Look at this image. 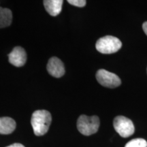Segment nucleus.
Wrapping results in <instances>:
<instances>
[{"label": "nucleus", "mask_w": 147, "mask_h": 147, "mask_svg": "<svg viewBox=\"0 0 147 147\" xmlns=\"http://www.w3.org/2000/svg\"><path fill=\"white\" fill-rule=\"evenodd\" d=\"M52 121V117L49 111L45 110H36L32 114V123L34 134L38 136L45 135L49 131Z\"/></svg>", "instance_id": "obj_1"}, {"label": "nucleus", "mask_w": 147, "mask_h": 147, "mask_svg": "<svg viewBox=\"0 0 147 147\" xmlns=\"http://www.w3.org/2000/svg\"><path fill=\"white\" fill-rule=\"evenodd\" d=\"M100 123V119L97 116L81 115L77 121V128L82 135L91 136L98 131Z\"/></svg>", "instance_id": "obj_2"}, {"label": "nucleus", "mask_w": 147, "mask_h": 147, "mask_svg": "<svg viewBox=\"0 0 147 147\" xmlns=\"http://www.w3.org/2000/svg\"><path fill=\"white\" fill-rule=\"evenodd\" d=\"M122 43L119 38L112 36H106L97 40L95 48L103 54H112L121 49Z\"/></svg>", "instance_id": "obj_3"}, {"label": "nucleus", "mask_w": 147, "mask_h": 147, "mask_svg": "<svg viewBox=\"0 0 147 147\" xmlns=\"http://www.w3.org/2000/svg\"><path fill=\"white\" fill-rule=\"evenodd\" d=\"M113 125L116 131L123 138L131 136L135 131V127L132 121L123 116L115 117L113 121Z\"/></svg>", "instance_id": "obj_4"}, {"label": "nucleus", "mask_w": 147, "mask_h": 147, "mask_svg": "<svg viewBox=\"0 0 147 147\" xmlns=\"http://www.w3.org/2000/svg\"><path fill=\"white\" fill-rule=\"evenodd\" d=\"M96 79L101 85L108 88H116L121 84V79L117 75L104 69L97 71Z\"/></svg>", "instance_id": "obj_5"}, {"label": "nucleus", "mask_w": 147, "mask_h": 147, "mask_svg": "<svg viewBox=\"0 0 147 147\" xmlns=\"http://www.w3.org/2000/svg\"><path fill=\"white\" fill-rule=\"evenodd\" d=\"M9 62L16 67H22L27 61V54L24 49L21 47H14L8 55Z\"/></svg>", "instance_id": "obj_6"}, {"label": "nucleus", "mask_w": 147, "mask_h": 147, "mask_svg": "<svg viewBox=\"0 0 147 147\" xmlns=\"http://www.w3.org/2000/svg\"><path fill=\"white\" fill-rule=\"evenodd\" d=\"M47 68V71L51 76L55 78H60L65 74V68L63 62L56 57H53L49 60Z\"/></svg>", "instance_id": "obj_7"}, {"label": "nucleus", "mask_w": 147, "mask_h": 147, "mask_svg": "<svg viewBox=\"0 0 147 147\" xmlns=\"http://www.w3.org/2000/svg\"><path fill=\"white\" fill-rule=\"evenodd\" d=\"M63 3L62 0H45L44 5L48 13L53 16H56L61 12Z\"/></svg>", "instance_id": "obj_8"}, {"label": "nucleus", "mask_w": 147, "mask_h": 147, "mask_svg": "<svg viewBox=\"0 0 147 147\" xmlns=\"http://www.w3.org/2000/svg\"><path fill=\"white\" fill-rule=\"evenodd\" d=\"M16 122L10 117H0V134H10L15 130Z\"/></svg>", "instance_id": "obj_9"}, {"label": "nucleus", "mask_w": 147, "mask_h": 147, "mask_svg": "<svg viewBox=\"0 0 147 147\" xmlns=\"http://www.w3.org/2000/svg\"><path fill=\"white\" fill-rule=\"evenodd\" d=\"M12 21V11L8 8L0 7V28L10 26Z\"/></svg>", "instance_id": "obj_10"}, {"label": "nucleus", "mask_w": 147, "mask_h": 147, "mask_svg": "<svg viewBox=\"0 0 147 147\" xmlns=\"http://www.w3.org/2000/svg\"><path fill=\"white\" fill-rule=\"evenodd\" d=\"M125 147H147V142L143 138H136L130 140Z\"/></svg>", "instance_id": "obj_11"}, {"label": "nucleus", "mask_w": 147, "mask_h": 147, "mask_svg": "<svg viewBox=\"0 0 147 147\" xmlns=\"http://www.w3.org/2000/svg\"><path fill=\"white\" fill-rule=\"evenodd\" d=\"M67 2L69 4L79 7V8H82V7L85 6L86 3H87V1H84V0H68Z\"/></svg>", "instance_id": "obj_12"}, {"label": "nucleus", "mask_w": 147, "mask_h": 147, "mask_svg": "<svg viewBox=\"0 0 147 147\" xmlns=\"http://www.w3.org/2000/svg\"><path fill=\"white\" fill-rule=\"evenodd\" d=\"M7 147H25L23 144H20V143H14V144H12L10 145V146Z\"/></svg>", "instance_id": "obj_13"}, {"label": "nucleus", "mask_w": 147, "mask_h": 147, "mask_svg": "<svg viewBox=\"0 0 147 147\" xmlns=\"http://www.w3.org/2000/svg\"><path fill=\"white\" fill-rule=\"evenodd\" d=\"M142 29H143V30H144V33L146 34V35L147 36V21L144 22V23H143Z\"/></svg>", "instance_id": "obj_14"}]
</instances>
